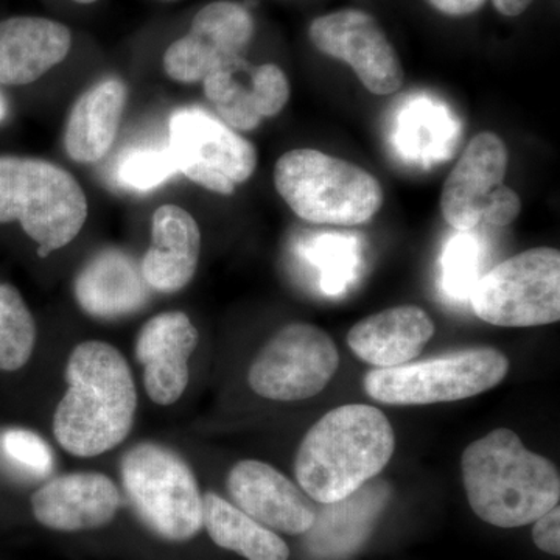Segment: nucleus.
<instances>
[{
  "label": "nucleus",
  "mask_w": 560,
  "mask_h": 560,
  "mask_svg": "<svg viewBox=\"0 0 560 560\" xmlns=\"http://www.w3.org/2000/svg\"><path fill=\"white\" fill-rule=\"evenodd\" d=\"M7 117V103L3 101L2 95H0V124L5 120Z\"/></svg>",
  "instance_id": "obj_34"
},
{
  "label": "nucleus",
  "mask_w": 560,
  "mask_h": 560,
  "mask_svg": "<svg viewBox=\"0 0 560 560\" xmlns=\"http://www.w3.org/2000/svg\"><path fill=\"white\" fill-rule=\"evenodd\" d=\"M200 334L183 312H164L143 324L136 340V359L143 366L150 400L161 407L178 401L189 385V360Z\"/></svg>",
  "instance_id": "obj_14"
},
{
  "label": "nucleus",
  "mask_w": 560,
  "mask_h": 560,
  "mask_svg": "<svg viewBox=\"0 0 560 560\" xmlns=\"http://www.w3.org/2000/svg\"><path fill=\"white\" fill-rule=\"evenodd\" d=\"M73 290L81 311L94 318L116 319L139 312L151 289L131 256L105 249L81 268Z\"/></svg>",
  "instance_id": "obj_21"
},
{
  "label": "nucleus",
  "mask_w": 560,
  "mask_h": 560,
  "mask_svg": "<svg viewBox=\"0 0 560 560\" xmlns=\"http://www.w3.org/2000/svg\"><path fill=\"white\" fill-rule=\"evenodd\" d=\"M120 471L131 506L158 537L186 541L200 533V486L178 453L154 442H142L125 453Z\"/></svg>",
  "instance_id": "obj_6"
},
{
  "label": "nucleus",
  "mask_w": 560,
  "mask_h": 560,
  "mask_svg": "<svg viewBox=\"0 0 560 560\" xmlns=\"http://www.w3.org/2000/svg\"><path fill=\"white\" fill-rule=\"evenodd\" d=\"M254 20L241 3L220 0L198 11L190 31L165 50V73L178 83H202L210 73L245 66Z\"/></svg>",
  "instance_id": "obj_11"
},
{
  "label": "nucleus",
  "mask_w": 560,
  "mask_h": 560,
  "mask_svg": "<svg viewBox=\"0 0 560 560\" xmlns=\"http://www.w3.org/2000/svg\"><path fill=\"white\" fill-rule=\"evenodd\" d=\"M0 451L14 466L38 477H46L54 470V453L47 442L31 430H7L0 436Z\"/></svg>",
  "instance_id": "obj_28"
},
{
  "label": "nucleus",
  "mask_w": 560,
  "mask_h": 560,
  "mask_svg": "<svg viewBox=\"0 0 560 560\" xmlns=\"http://www.w3.org/2000/svg\"><path fill=\"white\" fill-rule=\"evenodd\" d=\"M201 256V231L186 209L165 205L151 219V245L140 261V275L158 293L186 289Z\"/></svg>",
  "instance_id": "obj_17"
},
{
  "label": "nucleus",
  "mask_w": 560,
  "mask_h": 560,
  "mask_svg": "<svg viewBox=\"0 0 560 560\" xmlns=\"http://www.w3.org/2000/svg\"><path fill=\"white\" fill-rule=\"evenodd\" d=\"M521 197L510 187L501 186L490 194L485 209H482V221L492 226H508L521 215Z\"/></svg>",
  "instance_id": "obj_30"
},
{
  "label": "nucleus",
  "mask_w": 560,
  "mask_h": 560,
  "mask_svg": "<svg viewBox=\"0 0 560 560\" xmlns=\"http://www.w3.org/2000/svg\"><path fill=\"white\" fill-rule=\"evenodd\" d=\"M304 256L319 268L320 289L337 296L355 279L359 250L353 237L341 234H320L304 245Z\"/></svg>",
  "instance_id": "obj_25"
},
{
  "label": "nucleus",
  "mask_w": 560,
  "mask_h": 560,
  "mask_svg": "<svg viewBox=\"0 0 560 560\" xmlns=\"http://www.w3.org/2000/svg\"><path fill=\"white\" fill-rule=\"evenodd\" d=\"M69 388L54 415L62 451L94 458L127 440L138 411V390L128 361L105 341L80 342L66 364Z\"/></svg>",
  "instance_id": "obj_1"
},
{
  "label": "nucleus",
  "mask_w": 560,
  "mask_h": 560,
  "mask_svg": "<svg viewBox=\"0 0 560 560\" xmlns=\"http://www.w3.org/2000/svg\"><path fill=\"white\" fill-rule=\"evenodd\" d=\"M433 335V320L423 308L400 305L357 323L349 330L348 345L364 363L386 370L418 359Z\"/></svg>",
  "instance_id": "obj_20"
},
{
  "label": "nucleus",
  "mask_w": 560,
  "mask_h": 560,
  "mask_svg": "<svg viewBox=\"0 0 560 560\" xmlns=\"http://www.w3.org/2000/svg\"><path fill=\"white\" fill-rule=\"evenodd\" d=\"M433 9L447 16H467L481 10L486 0H427Z\"/></svg>",
  "instance_id": "obj_32"
},
{
  "label": "nucleus",
  "mask_w": 560,
  "mask_h": 560,
  "mask_svg": "<svg viewBox=\"0 0 560 560\" xmlns=\"http://www.w3.org/2000/svg\"><path fill=\"white\" fill-rule=\"evenodd\" d=\"M460 469L471 511L497 528L529 525L559 504L555 464L528 451L512 430H493L471 442Z\"/></svg>",
  "instance_id": "obj_2"
},
{
  "label": "nucleus",
  "mask_w": 560,
  "mask_h": 560,
  "mask_svg": "<svg viewBox=\"0 0 560 560\" xmlns=\"http://www.w3.org/2000/svg\"><path fill=\"white\" fill-rule=\"evenodd\" d=\"M469 301L478 318L499 327H536L560 319V253L523 250L481 276Z\"/></svg>",
  "instance_id": "obj_8"
},
{
  "label": "nucleus",
  "mask_w": 560,
  "mask_h": 560,
  "mask_svg": "<svg viewBox=\"0 0 560 560\" xmlns=\"http://www.w3.org/2000/svg\"><path fill=\"white\" fill-rule=\"evenodd\" d=\"M460 232L445 246L441 257V287L448 298L469 300L475 283L480 279L481 245L478 238Z\"/></svg>",
  "instance_id": "obj_27"
},
{
  "label": "nucleus",
  "mask_w": 560,
  "mask_h": 560,
  "mask_svg": "<svg viewBox=\"0 0 560 560\" xmlns=\"http://www.w3.org/2000/svg\"><path fill=\"white\" fill-rule=\"evenodd\" d=\"M119 508L116 482L98 471L61 475L32 495L36 521L61 533L103 528L116 518Z\"/></svg>",
  "instance_id": "obj_15"
},
{
  "label": "nucleus",
  "mask_w": 560,
  "mask_h": 560,
  "mask_svg": "<svg viewBox=\"0 0 560 560\" xmlns=\"http://www.w3.org/2000/svg\"><path fill=\"white\" fill-rule=\"evenodd\" d=\"M202 526L213 544L224 550L237 552L246 560L290 558V548L285 540L219 493L206 492L202 495Z\"/></svg>",
  "instance_id": "obj_23"
},
{
  "label": "nucleus",
  "mask_w": 560,
  "mask_h": 560,
  "mask_svg": "<svg viewBox=\"0 0 560 560\" xmlns=\"http://www.w3.org/2000/svg\"><path fill=\"white\" fill-rule=\"evenodd\" d=\"M533 540L540 551L550 556L560 555V510L558 506L545 512L534 522Z\"/></svg>",
  "instance_id": "obj_31"
},
{
  "label": "nucleus",
  "mask_w": 560,
  "mask_h": 560,
  "mask_svg": "<svg viewBox=\"0 0 560 560\" xmlns=\"http://www.w3.org/2000/svg\"><path fill=\"white\" fill-rule=\"evenodd\" d=\"M73 2L81 3V5H90V3L97 2V0H73Z\"/></svg>",
  "instance_id": "obj_35"
},
{
  "label": "nucleus",
  "mask_w": 560,
  "mask_h": 560,
  "mask_svg": "<svg viewBox=\"0 0 560 560\" xmlns=\"http://www.w3.org/2000/svg\"><path fill=\"white\" fill-rule=\"evenodd\" d=\"M386 482H366L352 495L316 511L307 530V548L319 560H342L352 556L371 536L375 523L388 504Z\"/></svg>",
  "instance_id": "obj_19"
},
{
  "label": "nucleus",
  "mask_w": 560,
  "mask_h": 560,
  "mask_svg": "<svg viewBox=\"0 0 560 560\" xmlns=\"http://www.w3.org/2000/svg\"><path fill=\"white\" fill-rule=\"evenodd\" d=\"M36 323L20 291L0 282V371H20L32 359Z\"/></svg>",
  "instance_id": "obj_24"
},
{
  "label": "nucleus",
  "mask_w": 560,
  "mask_h": 560,
  "mask_svg": "<svg viewBox=\"0 0 560 560\" xmlns=\"http://www.w3.org/2000/svg\"><path fill=\"white\" fill-rule=\"evenodd\" d=\"M226 486L238 510L275 533L300 536L315 523L311 497L270 464L238 460L228 475Z\"/></svg>",
  "instance_id": "obj_13"
},
{
  "label": "nucleus",
  "mask_w": 560,
  "mask_h": 560,
  "mask_svg": "<svg viewBox=\"0 0 560 560\" xmlns=\"http://www.w3.org/2000/svg\"><path fill=\"white\" fill-rule=\"evenodd\" d=\"M249 83L256 95L261 119L278 116L290 101V81L279 66L268 62L253 69Z\"/></svg>",
  "instance_id": "obj_29"
},
{
  "label": "nucleus",
  "mask_w": 560,
  "mask_h": 560,
  "mask_svg": "<svg viewBox=\"0 0 560 560\" xmlns=\"http://www.w3.org/2000/svg\"><path fill=\"white\" fill-rule=\"evenodd\" d=\"M508 370L510 361L500 350H458L401 366L372 370L364 377V390L372 399L397 407L445 404L495 388Z\"/></svg>",
  "instance_id": "obj_7"
},
{
  "label": "nucleus",
  "mask_w": 560,
  "mask_h": 560,
  "mask_svg": "<svg viewBox=\"0 0 560 560\" xmlns=\"http://www.w3.org/2000/svg\"><path fill=\"white\" fill-rule=\"evenodd\" d=\"M72 33L47 18L16 16L0 22V84L35 83L68 57Z\"/></svg>",
  "instance_id": "obj_18"
},
{
  "label": "nucleus",
  "mask_w": 560,
  "mask_h": 560,
  "mask_svg": "<svg viewBox=\"0 0 560 560\" xmlns=\"http://www.w3.org/2000/svg\"><path fill=\"white\" fill-rule=\"evenodd\" d=\"M394 447L393 427L378 408L342 405L307 431L298 448L294 475L313 501L335 503L377 477Z\"/></svg>",
  "instance_id": "obj_3"
},
{
  "label": "nucleus",
  "mask_w": 560,
  "mask_h": 560,
  "mask_svg": "<svg viewBox=\"0 0 560 560\" xmlns=\"http://www.w3.org/2000/svg\"><path fill=\"white\" fill-rule=\"evenodd\" d=\"M127 97L124 81L105 79L77 98L65 131L70 160L95 164L109 153L119 132Z\"/></svg>",
  "instance_id": "obj_22"
},
{
  "label": "nucleus",
  "mask_w": 560,
  "mask_h": 560,
  "mask_svg": "<svg viewBox=\"0 0 560 560\" xmlns=\"http://www.w3.org/2000/svg\"><path fill=\"white\" fill-rule=\"evenodd\" d=\"M506 171L508 149L500 136L485 131L470 140L441 195L442 217L453 230L467 232L482 223V209Z\"/></svg>",
  "instance_id": "obj_16"
},
{
  "label": "nucleus",
  "mask_w": 560,
  "mask_h": 560,
  "mask_svg": "<svg viewBox=\"0 0 560 560\" xmlns=\"http://www.w3.org/2000/svg\"><path fill=\"white\" fill-rule=\"evenodd\" d=\"M340 366L330 335L312 324L282 327L257 353L248 372L250 389L265 399L296 401L318 396Z\"/></svg>",
  "instance_id": "obj_10"
},
{
  "label": "nucleus",
  "mask_w": 560,
  "mask_h": 560,
  "mask_svg": "<svg viewBox=\"0 0 560 560\" xmlns=\"http://www.w3.org/2000/svg\"><path fill=\"white\" fill-rule=\"evenodd\" d=\"M308 36L320 54L349 65L372 94L390 95L404 86L399 55L371 14L361 10L324 14L312 22Z\"/></svg>",
  "instance_id": "obj_12"
},
{
  "label": "nucleus",
  "mask_w": 560,
  "mask_h": 560,
  "mask_svg": "<svg viewBox=\"0 0 560 560\" xmlns=\"http://www.w3.org/2000/svg\"><path fill=\"white\" fill-rule=\"evenodd\" d=\"M167 147L178 173L213 194H234L256 172L254 143L197 106L172 114Z\"/></svg>",
  "instance_id": "obj_9"
},
{
  "label": "nucleus",
  "mask_w": 560,
  "mask_h": 560,
  "mask_svg": "<svg viewBox=\"0 0 560 560\" xmlns=\"http://www.w3.org/2000/svg\"><path fill=\"white\" fill-rule=\"evenodd\" d=\"M88 212L83 187L65 168L38 158L0 156V223L20 221L43 259L79 237Z\"/></svg>",
  "instance_id": "obj_4"
},
{
  "label": "nucleus",
  "mask_w": 560,
  "mask_h": 560,
  "mask_svg": "<svg viewBox=\"0 0 560 560\" xmlns=\"http://www.w3.org/2000/svg\"><path fill=\"white\" fill-rule=\"evenodd\" d=\"M533 2L534 0H492L497 11L503 14V16L510 18L521 16L522 13L529 9Z\"/></svg>",
  "instance_id": "obj_33"
},
{
  "label": "nucleus",
  "mask_w": 560,
  "mask_h": 560,
  "mask_svg": "<svg viewBox=\"0 0 560 560\" xmlns=\"http://www.w3.org/2000/svg\"><path fill=\"white\" fill-rule=\"evenodd\" d=\"M275 186L300 219L316 224H363L383 205L382 184L375 176L318 150L287 151L276 162Z\"/></svg>",
  "instance_id": "obj_5"
},
{
  "label": "nucleus",
  "mask_w": 560,
  "mask_h": 560,
  "mask_svg": "<svg viewBox=\"0 0 560 560\" xmlns=\"http://www.w3.org/2000/svg\"><path fill=\"white\" fill-rule=\"evenodd\" d=\"M178 173L168 147H138L125 151L114 167L117 186L132 191H150Z\"/></svg>",
  "instance_id": "obj_26"
}]
</instances>
